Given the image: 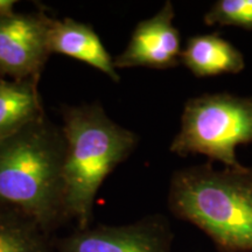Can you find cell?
Masks as SVG:
<instances>
[{
    "label": "cell",
    "instance_id": "cell-1",
    "mask_svg": "<svg viewBox=\"0 0 252 252\" xmlns=\"http://www.w3.org/2000/svg\"><path fill=\"white\" fill-rule=\"evenodd\" d=\"M62 130L47 119L0 141V206L20 210L46 232L67 219Z\"/></svg>",
    "mask_w": 252,
    "mask_h": 252
},
{
    "label": "cell",
    "instance_id": "cell-2",
    "mask_svg": "<svg viewBox=\"0 0 252 252\" xmlns=\"http://www.w3.org/2000/svg\"><path fill=\"white\" fill-rule=\"evenodd\" d=\"M168 207L222 252H252V167L215 169L209 161L179 169L169 182Z\"/></svg>",
    "mask_w": 252,
    "mask_h": 252
},
{
    "label": "cell",
    "instance_id": "cell-3",
    "mask_svg": "<svg viewBox=\"0 0 252 252\" xmlns=\"http://www.w3.org/2000/svg\"><path fill=\"white\" fill-rule=\"evenodd\" d=\"M62 121L65 214L87 229L100 186L133 153L139 137L113 122L98 103L63 106Z\"/></svg>",
    "mask_w": 252,
    "mask_h": 252
},
{
    "label": "cell",
    "instance_id": "cell-4",
    "mask_svg": "<svg viewBox=\"0 0 252 252\" xmlns=\"http://www.w3.org/2000/svg\"><path fill=\"white\" fill-rule=\"evenodd\" d=\"M252 143V97L229 93L203 94L188 99L180 131L169 151L179 157L201 154L226 168L242 166L236 149Z\"/></svg>",
    "mask_w": 252,
    "mask_h": 252
},
{
    "label": "cell",
    "instance_id": "cell-5",
    "mask_svg": "<svg viewBox=\"0 0 252 252\" xmlns=\"http://www.w3.org/2000/svg\"><path fill=\"white\" fill-rule=\"evenodd\" d=\"M45 13H13L0 17V76L14 81H39L50 52Z\"/></svg>",
    "mask_w": 252,
    "mask_h": 252
},
{
    "label": "cell",
    "instance_id": "cell-6",
    "mask_svg": "<svg viewBox=\"0 0 252 252\" xmlns=\"http://www.w3.org/2000/svg\"><path fill=\"white\" fill-rule=\"evenodd\" d=\"M173 235L162 215H151L127 225L78 229L62 238L60 252H171Z\"/></svg>",
    "mask_w": 252,
    "mask_h": 252
},
{
    "label": "cell",
    "instance_id": "cell-7",
    "mask_svg": "<svg viewBox=\"0 0 252 252\" xmlns=\"http://www.w3.org/2000/svg\"><path fill=\"white\" fill-rule=\"evenodd\" d=\"M175 11L166 1L153 17L140 21L123 53L113 59L116 69H171L180 63L181 36L174 26Z\"/></svg>",
    "mask_w": 252,
    "mask_h": 252
},
{
    "label": "cell",
    "instance_id": "cell-8",
    "mask_svg": "<svg viewBox=\"0 0 252 252\" xmlns=\"http://www.w3.org/2000/svg\"><path fill=\"white\" fill-rule=\"evenodd\" d=\"M48 48L50 54L69 56L102 71L113 82L121 81L113 59L91 25L70 18H50Z\"/></svg>",
    "mask_w": 252,
    "mask_h": 252
},
{
    "label": "cell",
    "instance_id": "cell-9",
    "mask_svg": "<svg viewBox=\"0 0 252 252\" xmlns=\"http://www.w3.org/2000/svg\"><path fill=\"white\" fill-rule=\"evenodd\" d=\"M180 62L197 78L238 74L245 69L241 50L217 33L189 37Z\"/></svg>",
    "mask_w": 252,
    "mask_h": 252
},
{
    "label": "cell",
    "instance_id": "cell-10",
    "mask_svg": "<svg viewBox=\"0 0 252 252\" xmlns=\"http://www.w3.org/2000/svg\"><path fill=\"white\" fill-rule=\"evenodd\" d=\"M43 116L37 81L0 77V141Z\"/></svg>",
    "mask_w": 252,
    "mask_h": 252
},
{
    "label": "cell",
    "instance_id": "cell-11",
    "mask_svg": "<svg viewBox=\"0 0 252 252\" xmlns=\"http://www.w3.org/2000/svg\"><path fill=\"white\" fill-rule=\"evenodd\" d=\"M46 235L26 214L0 206V252H52Z\"/></svg>",
    "mask_w": 252,
    "mask_h": 252
},
{
    "label": "cell",
    "instance_id": "cell-12",
    "mask_svg": "<svg viewBox=\"0 0 252 252\" xmlns=\"http://www.w3.org/2000/svg\"><path fill=\"white\" fill-rule=\"evenodd\" d=\"M208 26H235L252 30V0H219L204 14Z\"/></svg>",
    "mask_w": 252,
    "mask_h": 252
},
{
    "label": "cell",
    "instance_id": "cell-13",
    "mask_svg": "<svg viewBox=\"0 0 252 252\" xmlns=\"http://www.w3.org/2000/svg\"><path fill=\"white\" fill-rule=\"evenodd\" d=\"M15 5H17L15 0H0V17H6V15L15 13Z\"/></svg>",
    "mask_w": 252,
    "mask_h": 252
}]
</instances>
